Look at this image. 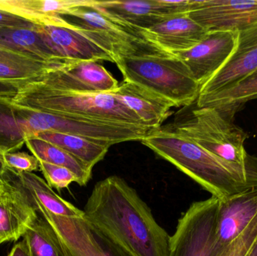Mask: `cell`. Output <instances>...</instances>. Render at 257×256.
Here are the masks:
<instances>
[{
  "instance_id": "cell-2",
  "label": "cell",
  "mask_w": 257,
  "mask_h": 256,
  "mask_svg": "<svg viewBox=\"0 0 257 256\" xmlns=\"http://www.w3.org/2000/svg\"><path fill=\"white\" fill-rule=\"evenodd\" d=\"M141 142L221 201L244 190L257 174L245 175L169 126L154 129Z\"/></svg>"
},
{
  "instance_id": "cell-13",
  "label": "cell",
  "mask_w": 257,
  "mask_h": 256,
  "mask_svg": "<svg viewBox=\"0 0 257 256\" xmlns=\"http://www.w3.org/2000/svg\"><path fill=\"white\" fill-rule=\"evenodd\" d=\"M188 15L208 31L242 33L257 27V0H201Z\"/></svg>"
},
{
  "instance_id": "cell-32",
  "label": "cell",
  "mask_w": 257,
  "mask_h": 256,
  "mask_svg": "<svg viewBox=\"0 0 257 256\" xmlns=\"http://www.w3.org/2000/svg\"><path fill=\"white\" fill-rule=\"evenodd\" d=\"M3 153L0 152V191L3 192L5 188L10 183V175H9L8 168L4 162Z\"/></svg>"
},
{
  "instance_id": "cell-7",
  "label": "cell",
  "mask_w": 257,
  "mask_h": 256,
  "mask_svg": "<svg viewBox=\"0 0 257 256\" xmlns=\"http://www.w3.org/2000/svg\"><path fill=\"white\" fill-rule=\"evenodd\" d=\"M30 196L38 214L49 226L62 256H130L85 218L52 214Z\"/></svg>"
},
{
  "instance_id": "cell-6",
  "label": "cell",
  "mask_w": 257,
  "mask_h": 256,
  "mask_svg": "<svg viewBox=\"0 0 257 256\" xmlns=\"http://www.w3.org/2000/svg\"><path fill=\"white\" fill-rule=\"evenodd\" d=\"M221 201L211 196L196 201L178 219L168 256H219L217 226Z\"/></svg>"
},
{
  "instance_id": "cell-30",
  "label": "cell",
  "mask_w": 257,
  "mask_h": 256,
  "mask_svg": "<svg viewBox=\"0 0 257 256\" xmlns=\"http://www.w3.org/2000/svg\"><path fill=\"white\" fill-rule=\"evenodd\" d=\"M33 24H35L24 18L0 10V30L30 27Z\"/></svg>"
},
{
  "instance_id": "cell-22",
  "label": "cell",
  "mask_w": 257,
  "mask_h": 256,
  "mask_svg": "<svg viewBox=\"0 0 257 256\" xmlns=\"http://www.w3.org/2000/svg\"><path fill=\"white\" fill-rule=\"evenodd\" d=\"M257 99V72L232 88L208 96H199L198 108L213 107L233 120L234 116L247 102Z\"/></svg>"
},
{
  "instance_id": "cell-9",
  "label": "cell",
  "mask_w": 257,
  "mask_h": 256,
  "mask_svg": "<svg viewBox=\"0 0 257 256\" xmlns=\"http://www.w3.org/2000/svg\"><path fill=\"white\" fill-rule=\"evenodd\" d=\"M239 39L238 31H208L196 46L172 54L188 68L201 88L233 57L238 51Z\"/></svg>"
},
{
  "instance_id": "cell-24",
  "label": "cell",
  "mask_w": 257,
  "mask_h": 256,
  "mask_svg": "<svg viewBox=\"0 0 257 256\" xmlns=\"http://www.w3.org/2000/svg\"><path fill=\"white\" fill-rule=\"evenodd\" d=\"M0 43L47 63H63L45 45L36 30L30 27L0 30Z\"/></svg>"
},
{
  "instance_id": "cell-25",
  "label": "cell",
  "mask_w": 257,
  "mask_h": 256,
  "mask_svg": "<svg viewBox=\"0 0 257 256\" xmlns=\"http://www.w3.org/2000/svg\"><path fill=\"white\" fill-rule=\"evenodd\" d=\"M36 137L63 149L93 168L105 158L110 148L81 137L59 132H42Z\"/></svg>"
},
{
  "instance_id": "cell-17",
  "label": "cell",
  "mask_w": 257,
  "mask_h": 256,
  "mask_svg": "<svg viewBox=\"0 0 257 256\" xmlns=\"http://www.w3.org/2000/svg\"><path fill=\"white\" fill-rule=\"evenodd\" d=\"M111 94L131 110L141 121L149 127L159 129L170 116L175 105L154 92L130 81H124Z\"/></svg>"
},
{
  "instance_id": "cell-15",
  "label": "cell",
  "mask_w": 257,
  "mask_h": 256,
  "mask_svg": "<svg viewBox=\"0 0 257 256\" xmlns=\"http://www.w3.org/2000/svg\"><path fill=\"white\" fill-rule=\"evenodd\" d=\"M257 216V174L244 190L220 204L217 246L223 250L237 238Z\"/></svg>"
},
{
  "instance_id": "cell-8",
  "label": "cell",
  "mask_w": 257,
  "mask_h": 256,
  "mask_svg": "<svg viewBox=\"0 0 257 256\" xmlns=\"http://www.w3.org/2000/svg\"><path fill=\"white\" fill-rule=\"evenodd\" d=\"M199 0H94L90 8L139 37L142 30L168 18L189 13L197 6Z\"/></svg>"
},
{
  "instance_id": "cell-29",
  "label": "cell",
  "mask_w": 257,
  "mask_h": 256,
  "mask_svg": "<svg viewBox=\"0 0 257 256\" xmlns=\"http://www.w3.org/2000/svg\"><path fill=\"white\" fill-rule=\"evenodd\" d=\"M7 168L18 172H30L39 170V160L26 152H13L3 155Z\"/></svg>"
},
{
  "instance_id": "cell-20",
  "label": "cell",
  "mask_w": 257,
  "mask_h": 256,
  "mask_svg": "<svg viewBox=\"0 0 257 256\" xmlns=\"http://www.w3.org/2000/svg\"><path fill=\"white\" fill-rule=\"evenodd\" d=\"M257 72V47L237 51L227 63L201 87L199 96L215 94L235 87Z\"/></svg>"
},
{
  "instance_id": "cell-21",
  "label": "cell",
  "mask_w": 257,
  "mask_h": 256,
  "mask_svg": "<svg viewBox=\"0 0 257 256\" xmlns=\"http://www.w3.org/2000/svg\"><path fill=\"white\" fill-rule=\"evenodd\" d=\"M14 172L23 188L50 213L66 217H84L83 210H80L57 195L47 182L37 174L15 171Z\"/></svg>"
},
{
  "instance_id": "cell-35",
  "label": "cell",
  "mask_w": 257,
  "mask_h": 256,
  "mask_svg": "<svg viewBox=\"0 0 257 256\" xmlns=\"http://www.w3.org/2000/svg\"><path fill=\"white\" fill-rule=\"evenodd\" d=\"M1 192H2L1 191H0V194H1Z\"/></svg>"
},
{
  "instance_id": "cell-16",
  "label": "cell",
  "mask_w": 257,
  "mask_h": 256,
  "mask_svg": "<svg viewBox=\"0 0 257 256\" xmlns=\"http://www.w3.org/2000/svg\"><path fill=\"white\" fill-rule=\"evenodd\" d=\"M208 32L187 13L168 18L142 30L139 37L166 52L174 54L196 46Z\"/></svg>"
},
{
  "instance_id": "cell-12",
  "label": "cell",
  "mask_w": 257,
  "mask_h": 256,
  "mask_svg": "<svg viewBox=\"0 0 257 256\" xmlns=\"http://www.w3.org/2000/svg\"><path fill=\"white\" fill-rule=\"evenodd\" d=\"M37 81L63 91L79 93H109L118 87V81L98 62H67Z\"/></svg>"
},
{
  "instance_id": "cell-1",
  "label": "cell",
  "mask_w": 257,
  "mask_h": 256,
  "mask_svg": "<svg viewBox=\"0 0 257 256\" xmlns=\"http://www.w3.org/2000/svg\"><path fill=\"white\" fill-rule=\"evenodd\" d=\"M84 217L130 256H168L170 236L136 189L117 176L97 182Z\"/></svg>"
},
{
  "instance_id": "cell-23",
  "label": "cell",
  "mask_w": 257,
  "mask_h": 256,
  "mask_svg": "<svg viewBox=\"0 0 257 256\" xmlns=\"http://www.w3.org/2000/svg\"><path fill=\"white\" fill-rule=\"evenodd\" d=\"M25 144L32 154L39 161L70 170L78 178L77 184L79 186H86L91 179L93 168L54 144L37 137L29 138Z\"/></svg>"
},
{
  "instance_id": "cell-5",
  "label": "cell",
  "mask_w": 257,
  "mask_h": 256,
  "mask_svg": "<svg viewBox=\"0 0 257 256\" xmlns=\"http://www.w3.org/2000/svg\"><path fill=\"white\" fill-rule=\"evenodd\" d=\"M124 81L142 86L163 96L175 107L196 102L200 85L179 58L158 49L114 59Z\"/></svg>"
},
{
  "instance_id": "cell-34",
  "label": "cell",
  "mask_w": 257,
  "mask_h": 256,
  "mask_svg": "<svg viewBox=\"0 0 257 256\" xmlns=\"http://www.w3.org/2000/svg\"><path fill=\"white\" fill-rule=\"evenodd\" d=\"M248 256H257V243Z\"/></svg>"
},
{
  "instance_id": "cell-27",
  "label": "cell",
  "mask_w": 257,
  "mask_h": 256,
  "mask_svg": "<svg viewBox=\"0 0 257 256\" xmlns=\"http://www.w3.org/2000/svg\"><path fill=\"white\" fill-rule=\"evenodd\" d=\"M39 170L43 174L45 181L52 189L61 191L68 189L74 182L78 183V178L75 174L65 167L39 161Z\"/></svg>"
},
{
  "instance_id": "cell-26",
  "label": "cell",
  "mask_w": 257,
  "mask_h": 256,
  "mask_svg": "<svg viewBox=\"0 0 257 256\" xmlns=\"http://www.w3.org/2000/svg\"><path fill=\"white\" fill-rule=\"evenodd\" d=\"M23 238L27 242L32 256H62L49 226L39 215Z\"/></svg>"
},
{
  "instance_id": "cell-10",
  "label": "cell",
  "mask_w": 257,
  "mask_h": 256,
  "mask_svg": "<svg viewBox=\"0 0 257 256\" xmlns=\"http://www.w3.org/2000/svg\"><path fill=\"white\" fill-rule=\"evenodd\" d=\"M69 17L77 20V22L72 24L85 30L95 42L111 54L114 59L160 49L132 34L91 8H78Z\"/></svg>"
},
{
  "instance_id": "cell-18",
  "label": "cell",
  "mask_w": 257,
  "mask_h": 256,
  "mask_svg": "<svg viewBox=\"0 0 257 256\" xmlns=\"http://www.w3.org/2000/svg\"><path fill=\"white\" fill-rule=\"evenodd\" d=\"M94 0H0V10L21 17L37 25L64 24L63 16L75 9L90 7Z\"/></svg>"
},
{
  "instance_id": "cell-28",
  "label": "cell",
  "mask_w": 257,
  "mask_h": 256,
  "mask_svg": "<svg viewBox=\"0 0 257 256\" xmlns=\"http://www.w3.org/2000/svg\"><path fill=\"white\" fill-rule=\"evenodd\" d=\"M257 243V216L219 256H248Z\"/></svg>"
},
{
  "instance_id": "cell-14",
  "label": "cell",
  "mask_w": 257,
  "mask_h": 256,
  "mask_svg": "<svg viewBox=\"0 0 257 256\" xmlns=\"http://www.w3.org/2000/svg\"><path fill=\"white\" fill-rule=\"evenodd\" d=\"M8 170L10 183L0 194V245L23 237L39 216L30 195L18 181L13 170Z\"/></svg>"
},
{
  "instance_id": "cell-4",
  "label": "cell",
  "mask_w": 257,
  "mask_h": 256,
  "mask_svg": "<svg viewBox=\"0 0 257 256\" xmlns=\"http://www.w3.org/2000/svg\"><path fill=\"white\" fill-rule=\"evenodd\" d=\"M7 94L18 105L44 112L145 126L136 114L110 93L63 91L35 81L15 91L7 92Z\"/></svg>"
},
{
  "instance_id": "cell-33",
  "label": "cell",
  "mask_w": 257,
  "mask_h": 256,
  "mask_svg": "<svg viewBox=\"0 0 257 256\" xmlns=\"http://www.w3.org/2000/svg\"><path fill=\"white\" fill-rule=\"evenodd\" d=\"M7 256H32L26 240L23 238L12 247Z\"/></svg>"
},
{
  "instance_id": "cell-19",
  "label": "cell",
  "mask_w": 257,
  "mask_h": 256,
  "mask_svg": "<svg viewBox=\"0 0 257 256\" xmlns=\"http://www.w3.org/2000/svg\"><path fill=\"white\" fill-rule=\"evenodd\" d=\"M63 63H47L0 43V84L10 86L14 91L37 81Z\"/></svg>"
},
{
  "instance_id": "cell-11",
  "label": "cell",
  "mask_w": 257,
  "mask_h": 256,
  "mask_svg": "<svg viewBox=\"0 0 257 256\" xmlns=\"http://www.w3.org/2000/svg\"><path fill=\"white\" fill-rule=\"evenodd\" d=\"M36 30L59 60L66 62H111V54L95 42L81 27L66 21L60 25H37Z\"/></svg>"
},
{
  "instance_id": "cell-31",
  "label": "cell",
  "mask_w": 257,
  "mask_h": 256,
  "mask_svg": "<svg viewBox=\"0 0 257 256\" xmlns=\"http://www.w3.org/2000/svg\"><path fill=\"white\" fill-rule=\"evenodd\" d=\"M257 47V27L240 33L239 46L237 51Z\"/></svg>"
},
{
  "instance_id": "cell-3",
  "label": "cell",
  "mask_w": 257,
  "mask_h": 256,
  "mask_svg": "<svg viewBox=\"0 0 257 256\" xmlns=\"http://www.w3.org/2000/svg\"><path fill=\"white\" fill-rule=\"evenodd\" d=\"M169 127L191 138L245 175L257 172L244 147L247 132L217 108H198L195 102L179 110Z\"/></svg>"
}]
</instances>
